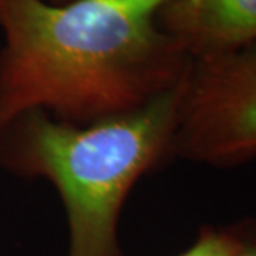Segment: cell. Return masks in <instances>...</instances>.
I'll use <instances>...</instances> for the list:
<instances>
[{"mask_svg":"<svg viewBox=\"0 0 256 256\" xmlns=\"http://www.w3.org/2000/svg\"><path fill=\"white\" fill-rule=\"evenodd\" d=\"M167 0H0V130L28 111L92 124L182 83L192 58L157 24Z\"/></svg>","mask_w":256,"mask_h":256,"instance_id":"obj_1","label":"cell"},{"mask_svg":"<svg viewBox=\"0 0 256 256\" xmlns=\"http://www.w3.org/2000/svg\"><path fill=\"white\" fill-rule=\"evenodd\" d=\"M238 250L236 225L202 226L192 244L177 256H235Z\"/></svg>","mask_w":256,"mask_h":256,"instance_id":"obj_5","label":"cell"},{"mask_svg":"<svg viewBox=\"0 0 256 256\" xmlns=\"http://www.w3.org/2000/svg\"><path fill=\"white\" fill-rule=\"evenodd\" d=\"M182 83L92 124L28 111L0 130V168L56 188L68 222L66 256H124L122 206L139 178L172 157Z\"/></svg>","mask_w":256,"mask_h":256,"instance_id":"obj_2","label":"cell"},{"mask_svg":"<svg viewBox=\"0 0 256 256\" xmlns=\"http://www.w3.org/2000/svg\"><path fill=\"white\" fill-rule=\"evenodd\" d=\"M238 250L235 256H256V218H244L235 223Z\"/></svg>","mask_w":256,"mask_h":256,"instance_id":"obj_6","label":"cell"},{"mask_svg":"<svg viewBox=\"0 0 256 256\" xmlns=\"http://www.w3.org/2000/svg\"><path fill=\"white\" fill-rule=\"evenodd\" d=\"M157 24L190 58L220 55L256 42V0H167Z\"/></svg>","mask_w":256,"mask_h":256,"instance_id":"obj_4","label":"cell"},{"mask_svg":"<svg viewBox=\"0 0 256 256\" xmlns=\"http://www.w3.org/2000/svg\"><path fill=\"white\" fill-rule=\"evenodd\" d=\"M48 2H53V4H64V2H70V0H48Z\"/></svg>","mask_w":256,"mask_h":256,"instance_id":"obj_7","label":"cell"},{"mask_svg":"<svg viewBox=\"0 0 256 256\" xmlns=\"http://www.w3.org/2000/svg\"><path fill=\"white\" fill-rule=\"evenodd\" d=\"M172 157L218 168L256 157V42L192 58L180 90Z\"/></svg>","mask_w":256,"mask_h":256,"instance_id":"obj_3","label":"cell"}]
</instances>
